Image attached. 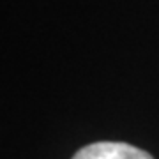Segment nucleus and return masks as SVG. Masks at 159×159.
I'll return each instance as SVG.
<instances>
[{"label":"nucleus","instance_id":"f257e3e1","mask_svg":"<svg viewBox=\"0 0 159 159\" xmlns=\"http://www.w3.org/2000/svg\"><path fill=\"white\" fill-rule=\"evenodd\" d=\"M73 159H154L138 147L124 142H96L80 148Z\"/></svg>","mask_w":159,"mask_h":159}]
</instances>
